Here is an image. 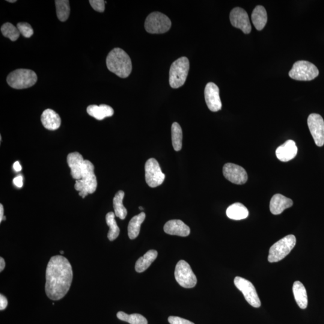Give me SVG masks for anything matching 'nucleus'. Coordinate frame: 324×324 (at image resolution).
<instances>
[{
    "instance_id": "obj_1",
    "label": "nucleus",
    "mask_w": 324,
    "mask_h": 324,
    "mask_svg": "<svg viewBox=\"0 0 324 324\" xmlns=\"http://www.w3.org/2000/svg\"><path fill=\"white\" fill-rule=\"evenodd\" d=\"M73 280L72 267L67 259L54 256L50 259L46 271L45 291L49 299L60 300L69 291Z\"/></svg>"
},
{
    "instance_id": "obj_2",
    "label": "nucleus",
    "mask_w": 324,
    "mask_h": 324,
    "mask_svg": "<svg viewBox=\"0 0 324 324\" xmlns=\"http://www.w3.org/2000/svg\"><path fill=\"white\" fill-rule=\"evenodd\" d=\"M106 66L110 72L121 78H126L132 70L131 59L124 50L116 47L108 53Z\"/></svg>"
},
{
    "instance_id": "obj_3",
    "label": "nucleus",
    "mask_w": 324,
    "mask_h": 324,
    "mask_svg": "<svg viewBox=\"0 0 324 324\" xmlns=\"http://www.w3.org/2000/svg\"><path fill=\"white\" fill-rule=\"evenodd\" d=\"M97 181L94 174V166L90 161L85 160L83 163L81 179L76 181L75 189L79 195L85 198L88 194L96 192Z\"/></svg>"
},
{
    "instance_id": "obj_4",
    "label": "nucleus",
    "mask_w": 324,
    "mask_h": 324,
    "mask_svg": "<svg viewBox=\"0 0 324 324\" xmlns=\"http://www.w3.org/2000/svg\"><path fill=\"white\" fill-rule=\"evenodd\" d=\"M37 81L36 73L29 69H16L9 73L7 78L8 85L17 90L31 87Z\"/></svg>"
},
{
    "instance_id": "obj_5",
    "label": "nucleus",
    "mask_w": 324,
    "mask_h": 324,
    "mask_svg": "<svg viewBox=\"0 0 324 324\" xmlns=\"http://www.w3.org/2000/svg\"><path fill=\"white\" fill-rule=\"evenodd\" d=\"M190 68L189 59L183 56L171 64L169 70V84L172 88H178L184 84Z\"/></svg>"
},
{
    "instance_id": "obj_6",
    "label": "nucleus",
    "mask_w": 324,
    "mask_h": 324,
    "mask_svg": "<svg viewBox=\"0 0 324 324\" xmlns=\"http://www.w3.org/2000/svg\"><path fill=\"white\" fill-rule=\"evenodd\" d=\"M296 238L294 235H288L278 241L270 249L268 261L270 263H277L287 256L295 247Z\"/></svg>"
},
{
    "instance_id": "obj_7",
    "label": "nucleus",
    "mask_w": 324,
    "mask_h": 324,
    "mask_svg": "<svg viewBox=\"0 0 324 324\" xmlns=\"http://www.w3.org/2000/svg\"><path fill=\"white\" fill-rule=\"evenodd\" d=\"M172 23L165 14L155 11L151 13L145 19V28L151 34H163L170 29Z\"/></svg>"
},
{
    "instance_id": "obj_8",
    "label": "nucleus",
    "mask_w": 324,
    "mask_h": 324,
    "mask_svg": "<svg viewBox=\"0 0 324 324\" xmlns=\"http://www.w3.org/2000/svg\"><path fill=\"white\" fill-rule=\"evenodd\" d=\"M319 70L314 64L307 61H297L289 72L291 78L297 81H309L316 78Z\"/></svg>"
},
{
    "instance_id": "obj_9",
    "label": "nucleus",
    "mask_w": 324,
    "mask_h": 324,
    "mask_svg": "<svg viewBox=\"0 0 324 324\" xmlns=\"http://www.w3.org/2000/svg\"><path fill=\"white\" fill-rule=\"evenodd\" d=\"M175 278L178 284L183 288H192L197 284V277L191 267L184 260L180 261L175 267Z\"/></svg>"
},
{
    "instance_id": "obj_10",
    "label": "nucleus",
    "mask_w": 324,
    "mask_h": 324,
    "mask_svg": "<svg viewBox=\"0 0 324 324\" xmlns=\"http://www.w3.org/2000/svg\"><path fill=\"white\" fill-rule=\"evenodd\" d=\"M145 181L151 187H156L163 183L165 175L163 173L158 162L155 159H148L145 163Z\"/></svg>"
},
{
    "instance_id": "obj_11",
    "label": "nucleus",
    "mask_w": 324,
    "mask_h": 324,
    "mask_svg": "<svg viewBox=\"0 0 324 324\" xmlns=\"http://www.w3.org/2000/svg\"><path fill=\"white\" fill-rule=\"evenodd\" d=\"M234 284L241 292L249 305L255 308H260L261 303L254 285L245 278L237 276L234 279Z\"/></svg>"
},
{
    "instance_id": "obj_12",
    "label": "nucleus",
    "mask_w": 324,
    "mask_h": 324,
    "mask_svg": "<svg viewBox=\"0 0 324 324\" xmlns=\"http://www.w3.org/2000/svg\"><path fill=\"white\" fill-rule=\"evenodd\" d=\"M309 129L315 144L318 147L324 145V120L322 117L318 114H312L308 119Z\"/></svg>"
},
{
    "instance_id": "obj_13",
    "label": "nucleus",
    "mask_w": 324,
    "mask_h": 324,
    "mask_svg": "<svg viewBox=\"0 0 324 324\" xmlns=\"http://www.w3.org/2000/svg\"><path fill=\"white\" fill-rule=\"evenodd\" d=\"M224 177L230 182L236 184H243L248 179V174L245 169L234 163H228L223 168Z\"/></svg>"
},
{
    "instance_id": "obj_14",
    "label": "nucleus",
    "mask_w": 324,
    "mask_h": 324,
    "mask_svg": "<svg viewBox=\"0 0 324 324\" xmlns=\"http://www.w3.org/2000/svg\"><path fill=\"white\" fill-rule=\"evenodd\" d=\"M231 24L234 27L239 28L245 34H249L252 26L248 13L242 8L236 7L231 10L230 15Z\"/></svg>"
},
{
    "instance_id": "obj_15",
    "label": "nucleus",
    "mask_w": 324,
    "mask_h": 324,
    "mask_svg": "<svg viewBox=\"0 0 324 324\" xmlns=\"http://www.w3.org/2000/svg\"><path fill=\"white\" fill-rule=\"evenodd\" d=\"M204 96L208 108L211 111L218 112L222 109L219 88L215 83H208L205 88Z\"/></svg>"
},
{
    "instance_id": "obj_16",
    "label": "nucleus",
    "mask_w": 324,
    "mask_h": 324,
    "mask_svg": "<svg viewBox=\"0 0 324 324\" xmlns=\"http://www.w3.org/2000/svg\"><path fill=\"white\" fill-rule=\"evenodd\" d=\"M84 159L78 152L71 153L67 156V162L70 168V174L76 180L81 179L83 163Z\"/></svg>"
},
{
    "instance_id": "obj_17",
    "label": "nucleus",
    "mask_w": 324,
    "mask_h": 324,
    "mask_svg": "<svg viewBox=\"0 0 324 324\" xmlns=\"http://www.w3.org/2000/svg\"><path fill=\"white\" fill-rule=\"evenodd\" d=\"M298 152L296 142L288 140L279 146L276 151V156L282 162H288L294 158Z\"/></svg>"
},
{
    "instance_id": "obj_18",
    "label": "nucleus",
    "mask_w": 324,
    "mask_h": 324,
    "mask_svg": "<svg viewBox=\"0 0 324 324\" xmlns=\"http://www.w3.org/2000/svg\"><path fill=\"white\" fill-rule=\"evenodd\" d=\"M293 201L291 199L281 194H276L270 203V212L274 215H281L285 210L293 206Z\"/></svg>"
},
{
    "instance_id": "obj_19",
    "label": "nucleus",
    "mask_w": 324,
    "mask_h": 324,
    "mask_svg": "<svg viewBox=\"0 0 324 324\" xmlns=\"http://www.w3.org/2000/svg\"><path fill=\"white\" fill-rule=\"evenodd\" d=\"M163 229L166 234L172 236L187 237L190 233V228L180 220H171L166 222Z\"/></svg>"
},
{
    "instance_id": "obj_20",
    "label": "nucleus",
    "mask_w": 324,
    "mask_h": 324,
    "mask_svg": "<svg viewBox=\"0 0 324 324\" xmlns=\"http://www.w3.org/2000/svg\"><path fill=\"white\" fill-rule=\"evenodd\" d=\"M41 121L43 126L49 130H57L61 126V118L52 109H47L41 115Z\"/></svg>"
},
{
    "instance_id": "obj_21",
    "label": "nucleus",
    "mask_w": 324,
    "mask_h": 324,
    "mask_svg": "<svg viewBox=\"0 0 324 324\" xmlns=\"http://www.w3.org/2000/svg\"><path fill=\"white\" fill-rule=\"evenodd\" d=\"M87 111L88 115L98 120H102L106 117H112L114 114V109L106 105H90L88 106Z\"/></svg>"
},
{
    "instance_id": "obj_22",
    "label": "nucleus",
    "mask_w": 324,
    "mask_h": 324,
    "mask_svg": "<svg viewBox=\"0 0 324 324\" xmlns=\"http://www.w3.org/2000/svg\"><path fill=\"white\" fill-rule=\"evenodd\" d=\"M294 298H295L297 305L302 309L307 308L308 305V299L307 291L301 282L296 281L294 282L293 287Z\"/></svg>"
},
{
    "instance_id": "obj_23",
    "label": "nucleus",
    "mask_w": 324,
    "mask_h": 324,
    "mask_svg": "<svg viewBox=\"0 0 324 324\" xmlns=\"http://www.w3.org/2000/svg\"><path fill=\"white\" fill-rule=\"evenodd\" d=\"M229 218L235 221L245 219L249 216V211L243 204L237 203L232 204L227 210Z\"/></svg>"
},
{
    "instance_id": "obj_24",
    "label": "nucleus",
    "mask_w": 324,
    "mask_h": 324,
    "mask_svg": "<svg viewBox=\"0 0 324 324\" xmlns=\"http://www.w3.org/2000/svg\"><path fill=\"white\" fill-rule=\"evenodd\" d=\"M252 20L256 29L262 30L267 22V13L266 8L262 5H258L252 14Z\"/></svg>"
},
{
    "instance_id": "obj_25",
    "label": "nucleus",
    "mask_w": 324,
    "mask_h": 324,
    "mask_svg": "<svg viewBox=\"0 0 324 324\" xmlns=\"http://www.w3.org/2000/svg\"><path fill=\"white\" fill-rule=\"evenodd\" d=\"M158 253L155 250H150L143 257L139 258L135 264V270L138 273L145 271L157 257Z\"/></svg>"
},
{
    "instance_id": "obj_26",
    "label": "nucleus",
    "mask_w": 324,
    "mask_h": 324,
    "mask_svg": "<svg viewBox=\"0 0 324 324\" xmlns=\"http://www.w3.org/2000/svg\"><path fill=\"white\" fill-rule=\"evenodd\" d=\"M145 214L141 213L136 215L130 220L129 225H128V235L130 239H135L139 236L140 233L141 226L144 222L145 219Z\"/></svg>"
},
{
    "instance_id": "obj_27",
    "label": "nucleus",
    "mask_w": 324,
    "mask_h": 324,
    "mask_svg": "<svg viewBox=\"0 0 324 324\" xmlns=\"http://www.w3.org/2000/svg\"><path fill=\"white\" fill-rule=\"evenodd\" d=\"M124 197V192L120 190L116 193L113 199V206H114L115 215L121 220L126 218L127 211L124 207L123 201Z\"/></svg>"
},
{
    "instance_id": "obj_28",
    "label": "nucleus",
    "mask_w": 324,
    "mask_h": 324,
    "mask_svg": "<svg viewBox=\"0 0 324 324\" xmlns=\"http://www.w3.org/2000/svg\"><path fill=\"white\" fill-rule=\"evenodd\" d=\"M56 15L61 22L66 21L69 18L70 8L68 0H56Z\"/></svg>"
},
{
    "instance_id": "obj_29",
    "label": "nucleus",
    "mask_w": 324,
    "mask_h": 324,
    "mask_svg": "<svg viewBox=\"0 0 324 324\" xmlns=\"http://www.w3.org/2000/svg\"><path fill=\"white\" fill-rule=\"evenodd\" d=\"M172 142L175 151H179L182 148L183 132L180 124L175 122L172 125Z\"/></svg>"
},
{
    "instance_id": "obj_30",
    "label": "nucleus",
    "mask_w": 324,
    "mask_h": 324,
    "mask_svg": "<svg viewBox=\"0 0 324 324\" xmlns=\"http://www.w3.org/2000/svg\"><path fill=\"white\" fill-rule=\"evenodd\" d=\"M115 213L109 212L106 216V224L109 227L108 238L110 241H114L120 234V228L118 227L115 219Z\"/></svg>"
},
{
    "instance_id": "obj_31",
    "label": "nucleus",
    "mask_w": 324,
    "mask_h": 324,
    "mask_svg": "<svg viewBox=\"0 0 324 324\" xmlns=\"http://www.w3.org/2000/svg\"><path fill=\"white\" fill-rule=\"evenodd\" d=\"M117 316L119 320L130 324H148L146 318L140 314L128 315L123 312H118Z\"/></svg>"
},
{
    "instance_id": "obj_32",
    "label": "nucleus",
    "mask_w": 324,
    "mask_h": 324,
    "mask_svg": "<svg viewBox=\"0 0 324 324\" xmlns=\"http://www.w3.org/2000/svg\"><path fill=\"white\" fill-rule=\"evenodd\" d=\"M1 31L5 37L12 41L17 40L20 34L19 29L9 22L5 23L1 26Z\"/></svg>"
},
{
    "instance_id": "obj_33",
    "label": "nucleus",
    "mask_w": 324,
    "mask_h": 324,
    "mask_svg": "<svg viewBox=\"0 0 324 324\" xmlns=\"http://www.w3.org/2000/svg\"><path fill=\"white\" fill-rule=\"evenodd\" d=\"M17 28L19 29L20 33L26 38L31 37L34 34L33 29L28 23L19 22L17 24Z\"/></svg>"
},
{
    "instance_id": "obj_34",
    "label": "nucleus",
    "mask_w": 324,
    "mask_h": 324,
    "mask_svg": "<svg viewBox=\"0 0 324 324\" xmlns=\"http://www.w3.org/2000/svg\"><path fill=\"white\" fill-rule=\"evenodd\" d=\"M89 2H90L92 8L94 10L99 11L100 13H102L105 11L106 1H103V0H90Z\"/></svg>"
},
{
    "instance_id": "obj_35",
    "label": "nucleus",
    "mask_w": 324,
    "mask_h": 324,
    "mask_svg": "<svg viewBox=\"0 0 324 324\" xmlns=\"http://www.w3.org/2000/svg\"><path fill=\"white\" fill-rule=\"evenodd\" d=\"M168 321L171 324H195L191 321L178 317H169Z\"/></svg>"
},
{
    "instance_id": "obj_36",
    "label": "nucleus",
    "mask_w": 324,
    "mask_h": 324,
    "mask_svg": "<svg viewBox=\"0 0 324 324\" xmlns=\"http://www.w3.org/2000/svg\"><path fill=\"white\" fill-rule=\"evenodd\" d=\"M8 305V302L6 298L3 295H0V310H4Z\"/></svg>"
},
{
    "instance_id": "obj_37",
    "label": "nucleus",
    "mask_w": 324,
    "mask_h": 324,
    "mask_svg": "<svg viewBox=\"0 0 324 324\" xmlns=\"http://www.w3.org/2000/svg\"><path fill=\"white\" fill-rule=\"evenodd\" d=\"M13 181L14 185H15L17 187H19L20 188V187H22L23 178L21 175H19V176L14 178Z\"/></svg>"
},
{
    "instance_id": "obj_38",
    "label": "nucleus",
    "mask_w": 324,
    "mask_h": 324,
    "mask_svg": "<svg viewBox=\"0 0 324 324\" xmlns=\"http://www.w3.org/2000/svg\"><path fill=\"white\" fill-rule=\"evenodd\" d=\"M14 171L16 172H19L22 170V166L20 165V163L18 161H16L14 163L13 166Z\"/></svg>"
},
{
    "instance_id": "obj_39",
    "label": "nucleus",
    "mask_w": 324,
    "mask_h": 324,
    "mask_svg": "<svg viewBox=\"0 0 324 324\" xmlns=\"http://www.w3.org/2000/svg\"><path fill=\"white\" fill-rule=\"evenodd\" d=\"M4 208L2 204H0V222L3 221Z\"/></svg>"
},
{
    "instance_id": "obj_40",
    "label": "nucleus",
    "mask_w": 324,
    "mask_h": 324,
    "mask_svg": "<svg viewBox=\"0 0 324 324\" xmlns=\"http://www.w3.org/2000/svg\"><path fill=\"white\" fill-rule=\"evenodd\" d=\"M5 263L3 258H0V272H2L5 268Z\"/></svg>"
},
{
    "instance_id": "obj_41",
    "label": "nucleus",
    "mask_w": 324,
    "mask_h": 324,
    "mask_svg": "<svg viewBox=\"0 0 324 324\" xmlns=\"http://www.w3.org/2000/svg\"><path fill=\"white\" fill-rule=\"evenodd\" d=\"M7 1L8 2H16V0H11V1L10 0H8Z\"/></svg>"
},
{
    "instance_id": "obj_42",
    "label": "nucleus",
    "mask_w": 324,
    "mask_h": 324,
    "mask_svg": "<svg viewBox=\"0 0 324 324\" xmlns=\"http://www.w3.org/2000/svg\"><path fill=\"white\" fill-rule=\"evenodd\" d=\"M139 209H140V210H144V208H143V207H139Z\"/></svg>"
},
{
    "instance_id": "obj_43",
    "label": "nucleus",
    "mask_w": 324,
    "mask_h": 324,
    "mask_svg": "<svg viewBox=\"0 0 324 324\" xmlns=\"http://www.w3.org/2000/svg\"><path fill=\"white\" fill-rule=\"evenodd\" d=\"M60 254H64V252H63V251H60Z\"/></svg>"
},
{
    "instance_id": "obj_44",
    "label": "nucleus",
    "mask_w": 324,
    "mask_h": 324,
    "mask_svg": "<svg viewBox=\"0 0 324 324\" xmlns=\"http://www.w3.org/2000/svg\"><path fill=\"white\" fill-rule=\"evenodd\" d=\"M5 217L4 216V217H3V221H5Z\"/></svg>"
}]
</instances>
